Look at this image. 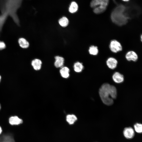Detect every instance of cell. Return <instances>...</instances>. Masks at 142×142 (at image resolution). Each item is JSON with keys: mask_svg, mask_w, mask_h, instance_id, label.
Masks as SVG:
<instances>
[{"mask_svg": "<svg viewBox=\"0 0 142 142\" xmlns=\"http://www.w3.org/2000/svg\"><path fill=\"white\" fill-rule=\"evenodd\" d=\"M112 78L113 81L117 83H122L124 80L123 75L118 72H115L113 74Z\"/></svg>", "mask_w": 142, "mask_h": 142, "instance_id": "obj_6", "label": "cell"}, {"mask_svg": "<svg viewBox=\"0 0 142 142\" xmlns=\"http://www.w3.org/2000/svg\"><path fill=\"white\" fill-rule=\"evenodd\" d=\"M5 47L6 45L5 43L2 41H0V50L3 49Z\"/></svg>", "mask_w": 142, "mask_h": 142, "instance_id": "obj_21", "label": "cell"}, {"mask_svg": "<svg viewBox=\"0 0 142 142\" xmlns=\"http://www.w3.org/2000/svg\"><path fill=\"white\" fill-rule=\"evenodd\" d=\"M2 132V129L1 127L0 126V135L1 133Z\"/></svg>", "mask_w": 142, "mask_h": 142, "instance_id": "obj_22", "label": "cell"}, {"mask_svg": "<svg viewBox=\"0 0 142 142\" xmlns=\"http://www.w3.org/2000/svg\"><path fill=\"white\" fill-rule=\"evenodd\" d=\"M69 69L66 67H62L60 70V73L61 76L64 78H67L69 76Z\"/></svg>", "mask_w": 142, "mask_h": 142, "instance_id": "obj_13", "label": "cell"}, {"mask_svg": "<svg viewBox=\"0 0 142 142\" xmlns=\"http://www.w3.org/2000/svg\"><path fill=\"white\" fill-rule=\"evenodd\" d=\"M125 7L123 5H119L115 8L111 14L112 22L119 26L126 24L129 18L125 12Z\"/></svg>", "mask_w": 142, "mask_h": 142, "instance_id": "obj_2", "label": "cell"}, {"mask_svg": "<svg viewBox=\"0 0 142 142\" xmlns=\"http://www.w3.org/2000/svg\"><path fill=\"white\" fill-rule=\"evenodd\" d=\"M1 76L0 75V81H1Z\"/></svg>", "mask_w": 142, "mask_h": 142, "instance_id": "obj_24", "label": "cell"}, {"mask_svg": "<svg viewBox=\"0 0 142 142\" xmlns=\"http://www.w3.org/2000/svg\"><path fill=\"white\" fill-rule=\"evenodd\" d=\"M9 121L10 124L12 125H18L23 122L22 120L17 116L11 117Z\"/></svg>", "mask_w": 142, "mask_h": 142, "instance_id": "obj_10", "label": "cell"}, {"mask_svg": "<svg viewBox=\"0 0 142 142\" xmlns=\"http://www.w3.org/2000/svg\"><path fill=\"white\" fill-rule=\"evenodd\" d=\"M108 2L109 0H92L90 5L95 13L99 14L106 10Z\"/></svg>", "mask_w": 142, "mask_h": 142, "instance_id": "obj_3", "label": "cell"}, {"mask_svg": "<svg viewBox=\"0 0 142 142\" xmlns=\"http://www.w3.org/2000/svg\"><path fill=\"white\" fill-rule=\"evenodd\" d=\"M122 0L124 1H129V0Z\"/></svg>", "mask_w": 142, "mask_h": 142, "instance_id": "obj_23", "label": "cell"}, {"mask_svg": "<svg viewBox=\"0 0 142 142\" xmlns=\"http://www.w3.org/2000/svg\"><path fill=\"white\" fill-rule=\"evenodd\" d=\"M134 127L135 131L137 133H141L142 132V124L138 123H135L134 125Z\"/></svg>", "mask_w": 142, "mask_h": 142, "instance_id": "obj_20", "label": "cell"}, {"mask_svg": "<svg viewBox=\"0 0 142 142\" xmlns=\"http://www.w3.org/2000/svg\"><path fill=\"white\" fill-rule=\"evenodd\" d=\"M0 142H15V141L11 135L9 134H6L0 136Z\"/></svg>", "mask_w": 142, "mask_h": 142, "instance_id": "obj_9", "label": "cell"}, {"mask_svg": "<svg viewBox=\"0 0 142 142\" xmlns=\"http://www.w3.org/2000/svg\"><path fill=\"white\" fill-rule=\"evenodd\" d=\"M78 9L77 3L75 2H72L70 4L69 8V11L71 13H73L76 12Z\"/></svg>", "mask_w": 142, "mask_h": 142, "instance_id": "obj_16", "label": "cell"}, {"mask_svg": "<svg viewBox=\"0 0 142 142\" xmlns=\"http://www.w3.org/2000/svg\"><path fill=\"white\" fill-rule=\"evenodd\" d=\"M99 93L103 103L107 105H111L113 104L114 100L116 97L117 91L114 86L106 83L100 87Z\"/></svg>", "mask_w": 142, "mask_h": 142, "instance_id": "obj_1", "label": "cell"}, {"mask_svg": "<svg viewBox=\"0 0 142 142\" xmlns=\"http://www.w3.org/2000/svg\"><path fill=\"white\" fill-rule=\"evenodd\" d=\"M126 59L129 61H136L138 59V56L135 52L133 51L128 52L125 55Z\"/></svg>", "mask_w": 142, "mask_h": 142, "instance_id": "obj_8", "label": "cell"}, {"mask_svg": "<svg viewBox=\"0 0 142 142\" xmlns=\"http://www.w3.org/2000/svg\"><path fill=\"white\" fill-rule=\"evenodd\" d=\"M42 62L39 59H36L32 62L31 64L34 69L36 70H40L41 68Z\"/></svg>", "mask_w": 142, "mask_h": 142, "instance_id": "obj_12", "label": "cell"}, {"mask_svg": "<svg viewBox=\"0 0 142 142\" xmlns=\"http://www.w3.org/2000/svg\"><path fill=\"white\" fill-rule=\"evenodd\" d=\"M73 67L74 71L77 73L81 72L84 68L83 64L79 62L75 63L74 64Z\"/></svg>", "mask_w": 142, "mask_h": 142, "instance_id": "obj_15", "label": "cell"}, {"mask_svg": "<svg viewBox=\"0 0 142 142\" xmlns=\"http://www.w3.org/2000/svg\"><path fill=\"white\" fill-rule=\"evenodd\" d=\"M55 66L57 68L62 67L64 63V59L62 57L57 56L55 57Z\"/></svg>", "mask_w": 142, "mask_h": 142, "instance_id": "obj_11", "label": "cell"}, {"mask_svg": "<svg viewBox=\"0 0 142 142\" xmlns=\"http://www.w3.org/2000/svg\"><path fill=\"white\" fill-rule=\"evenodd\" d=\"M18 43L20 46L23 48H27L29 45L28 42L23 38H19L18 40Z\"/></svg>", "mask_w": 142, "mask_h": 142, "instance_id": "obj_18", "label": "cell"}, {"mask_svg": "<svg viewBox=\"0 0 142 142\" xmlns=\"http://www.w3.org/2000/svg\"><path fill=\"white\" fill-rule=\"evenodd\" d=\"M89 52L90 54L93 55H97L98 52V50L97 47L92 45L90 47L89 49Z\"/></svg>", "mask_w": 142, "mask_h": 142, "instance_id": "obj_19", "label": "cell"}, {"mask_svg": "<svg viewBox=\"0 0 142 142\" xmlns=\"http://www.w3.org/2000/svg\"><path fill=\"white\" fill-rule=\"evenodd\" d=\"M58 22L59 24L61 26L64 27L68 26L69 21L67 18L65 17H63L59 20Z\"/></svg>", "mask_w": 142, "mask_h": 142, "instance_id": "obj_17", "label": "cell"}, {"mask_svg": "<svg viewBox=\"0 0 142 142\" xmlns=\"http://www.w3.org/2000/svg\"><path fill=\"white\" fill-rule=\"evenodd\" d=\"M118 64L117 60L115 58L110 57L108 58L106 61V64L108 67L111 69H115Z\"/></svg>", "mask_w": 142, "mask_h": 142, "instance_id": "obj_7", "label": "cell"}, {"mask_svg": "<svg viewBox=\"0 0 142 142\" xmlns=\"http://www.w3.org/2000/svg\"><path fill=\"white\" fill-rule=\"evenodd\" d=\"M109 48L114 53L121 51L122 49V47L120 43L115 40H113L111 41Z\"/></svg>", "mask_w": 142, "mask_h": 142, "instance_id": "obj_4", "label": "cell"}, {"mask_svg": "<svg viewBox=\"0 0 142 142\" xmlns=\"http://www.w3.org/2000/svg\"><path fill=\"white\" fill-rule=\"evenodd\" d=\"M1 104H0V110L1 109Z\"/></svg>", "mask_w": 142, "mask_h": 142, "instance_id": "obj_25", "label": "cell"}, {"mask_svg": "<svg viewBox=\"0 0 142 142\" xmlns=\"http://www.w3.org/2000/svg\"><path fill=\"white\" fill-rule=\"evenodd\" d=\"M123 134L124 137L127 139L133 138L134 135V131L133 129L129 127L125 128L123 131Z\"/></svg>", "mask_w": 142, "mask_h": 142, "instance_id": "obj_5", "label": "cell"}, {"mask_svg": "<svg viewBox=\"0 0 142 142\" xmlns=\"http://www.w3.org/2000/svg\"><path fill=\"white\" fill-rule=\"evenodd\" d=\"M77 119V116L73 114H68L66 116V121L70 125L74 124Z\"/></svg>", "mask_w": 142, "mask_h": 142, "instance_id": "obj_14", "label": "cell"}]
</instances>
